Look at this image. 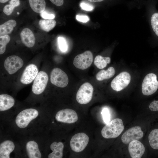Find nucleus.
Wrapping results in <instances>:
<instances>
[{
    "label": "nucleus",
    "mask_w": 158,
    "mask_h": 158,
    "mask_svg": "<svg viewBox=\"0 0 158 158\" xmlns=\"http://www.w3.org/2000/svg\"><path fill=\"white\" fill-rule=\"evenodd\" d=\"M143 133L140 126H136L128 129L122 135V142L125 144H129L134 140H138L143 136Z\"/></svg>",
    "instance_id": "nucleus-11"
},
{
    "label": "nucleus",
    "mask_w": 158,
    "mask_h": 158,
    "mask_svg": "<svg viewBox=\"0 0 158 158\" xmlns=\"http://www.w3.org/2000/svg\"><path fill=\"white\" fill-rule=\"evenodd\" d=\"M29 2L32 9L36 13H40L45 9L44 0H29Z\"/></svg>",
    "instance_id": "nucleus-20"
},
{
    "label": "nucleus",
    "mask_w": 158,
    "mask_h": 158,
    "mask_svg": "<svg viewBox=\"0 0 158 158\" xmlns=\"http://www.w3.org/2000/svg\"><path fill=\"white\" fill-rule=\"evenodd\" d=\"M101 114L105 123L107 124L109 122L110 120V115L109 109L107 108H103Z\"/></svg>",
    "instance_id": "nucleus-29"
},
{
    "label": "nucleus",
    "mask_w": 158,
    "mask_h": 158,
    "mask_svg": "<svg viewBox=\"0 0 158 158\" xmlns=\"http://www.w3.org/2000/svg\"><path fill=\"white\" fill-rule=\"evenodd\" d=\"M19 12H17V14H19Z\"/></svg>",
    "instance_id": "nucleus-36"
},
{
    "label": "nucleus",
    "mask_w": 158,
    "mask_h": 158,
    "mask_svg": "<svg viewBox=\"0 0 158 158\" xmlns=\"http://www.w3.org/2000/svg\"><path fill=\"white\" fill-rule=\"evenodd\" d=\"M115 73L114 68L111 67L109 68L107 70H102L99 72L96 75V78L99 81L108 79L112 77Z\"/></svg>",
    "instance_id": "nucleus-21"
},
{
    "label": "nucleus",
    "mask_w": 158,
    "mask_h": 158,
    "mask_svg": "<svg viewBox=\"0 0 158 158\" xmlns=\"http://www.w3.org/2000/svg\"><path fill=\"white\" fill-rule=\"evenodd\" d=\"M16 25L14 20H10L0 25V36L10 34Z\"/></svg>",
    "instance_id": "nucleus-19"
},
{
    "label": "nucleus",
    "mask_w": 158,
    "mask_h": 158,
    "mask_svg": "<svg viewBox=\"0 0 158 158\" xmlns=\"http://www.w3.org/2000/svg\"><path fill=\"white\" fill-rule=\"evenodd\" d=\"M128 151L132 158H140L145 151V147L138 140H134L129 144Z\"/></svg>",
    "instance_id": "nucleus-13"
},
{
    "label": "nucleus",
    "mask_w": 158,
    "mask_h": 158,
    "mask_svg": "<svg viewBox=\"0 0 158 158\" xmlns=\"http://www.w3.org/2000/svg\"><path fill=\"white\" fill-rule=\"evenodd\" d=\"M80 6L82 9L87 11H92L94 9L93 6L84 2L81 3Z\"/></svg>",
    "instance_id": "nucleus-31"
},
{
    "label": "nucleus",
    "mask_w": 158,
    "mask_h": 158,
    "mask_svg": "<svg viewBox=\"0 0 158 158\" xmlns=\"http://www.w3.org/2000/svg\"><path fill=\"white\" fill-rule=\"evenodd\" d=\"M92 2L95 3L97 2H101L104 0H87Z\"/></svg>",
    "instance_id": "nucleus-34"
},
{
    "label": "nucleus",
    "mask_w": 158,
    "mask_h": 158,
    "mask_svg": "<svg viewBox=\"0 0 158 158\" xmlns=\"http://www.w3.org/2000/svg\"><path fill=\"white\" fill-rule=\"evenodd\" d=\"M130 80L131 76L129 73L126 71L122 72L112 80L111 87L115 91H120L128 86Z\"/></svg>",
    "instance_id": "nucleus-8"
},
{
    "label": "nucleus",
    "mask_w": 158,
    "mask_h": 158,
    "mask_svg": "<svg viewBox=\"0 0 158 158\" xmlns=\"http://www.w3.org/2000/svg\"><path fill=\"white\" fill-rule=\"evenodd\" d=\"M89 138L85 133H80L74 135L70 142V146L73 151L79 152L83 151L88 144Z\"/></svg>",
    "instance_id": "nucleus-4"
},
{
    "label": "nucleus",
    "mask_w": 158,
    "mask_h": 158,
    "mask_svg": "<svg viewBox=\"0 0 158 158\" xmlns=\"http://www.w3.org/2000/svg\"><path fill=\"white\" fill-rule=\"evenodd\" d=\"M28 157L30 158H40L42 157L37 143L34 141H28L26 146Z\"/></svg>",
    "instance_id": "nucleus-16"
},
{
    "label": "nucleus",
    "mask_w": 158,
    "mask_h": 158,
    "mask_svg": "<svg viewBox=\"0 0 158 158\" xmlns=\"http://www.w3.org/2000/svg\"><path fill=\"white\" fill-rule=\"evenodd\" d=\"M15 100L10 95L2 94L0 95V111L8 110L13 107L15 104Z\"/></svg>",
    "instance_id": "nucleus-17"
},
{
    "label": "nucleus",
    "mask_w": 158,
    "mask_h": 158,
    "mask_svg": "<svg viewBox=\"0 0 158 158\" xmlns=\"http://www.w3.org/2000/svg\"><path fill=\"white\" fill-rule=\"evenodd\" d=\"M124 129L122 120L116 118L106 124L102 128L101 134L105 138H115L121 134Z\"/></svg>",
    "instance_id": "nucleus-1"
},
{
    "label": "nucleus",
    "mask_w": 158,
    "mask_h": 158,
    "mask_svg": "<svg viewBox=\"0 0 158 158\" xmlns=\"http://www.w3.org/2000/svg\"><path fill=\"white\" fill-rule=\"evenodd\" d=\"M38 115V111L34 109H24L17 116L16 123L18 127L22 128H25L32 120L36 118Z\"/></svg>",
    "instance_id": "nucleus-2"
},
{
    "label": "nucleus",
    "mask_w": 158,
    "mask_h": 158,
    "mask_svg": "<svg viewBox=\"0 0 158 158\" xmlns=\"http://www.w3.org/2000/svg\"><path fill=\"white\" fill-rule=\"evenodd\" d=\"M110 61L111 59L109 57H104L101 55H97L94 59V64L98 68L102 69L105 67Z\"/></svg>",
    "instance_id": "nucleus-24"
},
{
    "label": "nucleus",
    "mask_w": 158,
    "mask_h": 158,
    "mask_svg": "<svg viewBox=\"0 0 158 158\" xmlns=\"http://www.w3.org/2000/svg\"><path fill=\"white\" fill-rule=\"evenodd\" d=\"M64 145L61 142H54L50 146L52 151L48 156L49 158H61L63 156V150Z\"/></svg>",
    "instance_id": "nucleus-18"
},
{
    "label": "nucleus",
    "mask_w": 158,
    "mask_h": 158,
    "mask_svg": "<svg viewBox=\"0 0 158 158\" xmlns=\"http://www.w3.org/2000/svg\"><path fill=\"white\" fill-rule=\"evenodd\" d=\"M50 80L53 85L61 88L68 85L69 79L67 74L59 68H54L52 70L50 75Z\"/></svg>",
    "instance_id": "nucleus-5"
},
{
    "label": "nucleus",
    "mask_w": 158,
    "mask_h": 158,
    "mask_svg": "<svg viewBox=\"0 0 158 158\" xmlns=\"http://www.w3.org/2000/svg\"><path fill=\"white\" fill-rule=\"evenodd\" d=\"M56 22L54 19H41L39 22V25L42 30L48 32L56 26Z\"/></svg>",
    "instance_id": "nucleus-23"
},
{
    "label": "nucleus",
    "mask_w": 158,
    "mask_h": 158,
    "mask_svg": "<svg viewBox=\"0 0 158 158\" xmlns=\"http://www.w3.org/2000/svg\"><path fill=\"white\" fill-rule=\"evenodd\" d=\"M19 0H11L9 4L5 5L3 8V12L6 15L9 16L11 14L14 8L20 5Z\"/></svg>",
    "instance_id": "nucleus-25"
},
{
    "label": "nucleus",
    "mask_w": 158,
    "mask_h": 158,
    "mask_svg": "<svg viewBox=\"0 0 158 158\" xmlns=\"http://www.w3.org/2000/svg\"><path fill=\"white\" fill-rule=\"evenodd\" d=\"M150 22L153 31L158 37V13L153 14L151 17Z\"/></svg>",
    "instance_id": "nucleus-27"
},
{
    "label": "nucleus",
    "mask_w": 158,
    "mask_h": 158,
    "mask_svg": "<svg viewBox=\"0 0 158 158\" xmlns=\"http://www.w3.org/2000/svg\"><path fill=\"white\" fill-rule=\"evenodd\" d=\"M10 40V37L8 35L0 36V54L5 52L7 44Z\"/></svg>",
    "instance_id": "nucleus-26"
},
{
    "label": "nucleus",
    "mask_w": 158,
    "mask_h": 158,
    "mask_svg": "<svg viewBox=\"0 0 158 158\" xmlns=\"http://www.w3.org/2000/svg\"><path fill=\"white\" fill-rule=\"evenodd\" d=\"M38 73L37 66L34 64H30L25 68L21 76L20 80L21 83L27 85L31 83Z\"/></svg>",
    "instance_id": "nucleus-12"
},
{
    "label": "nucleus",
    "mask_w": 158,
    "mask_h": 158,
    "mask_svg": "<svg viewBox=\"0 0 158 158\" xmlns=\"http://www.w3.org/2000/svg\"><path fill=\"white\" fill-rule=\"evenodd\" d=\"M40 16L42 18L45 19H52L55 18V15L54 14L50 13L45 10L40 13Z\"/></svg>",
    "instance_id": "nucleus-30"
},
{
    "label": "nucleus",
    "mask_w": 158,
    "mask_h": 158,
    "mask_svg": "<svg viewBox=\"0 0 158 158\" xmlns=\"http://www.w3.org/2000/svg\"><path fill=\"white\" fill-rule=\"evenodd\" d=\"M149 144L154 150H158V128L153 129L148 136Z\"/></svg>",
    "instance_id": "nucleus-22"
},
{
    "label": "nucleus",
    "mask_w": 158,
    "mask_h": 158,
    "mask_svg": "<svg viewBox=\"0 0 158 158\" xmlns=\"http://www.w3.org/2000/svg\"><path fill=\"white\" fill-rule=\"evenodd\" d=\"M76 19L77 20L82 23H86L90 20L87 16L83 15H77Z\"/></svg>",
    "instance_id": "nucleus-32"
},
{
    "label": "nucleus",
    "mask_w": 158,
    "mask_h": 158,
    "mask_svg": "<svg viewBox=\"0 0 158 158\" xmlns=\"http://www.w3.org/2000/svg\"><path fill=\"white\" fill-rule=\"evenodd\" d=\"M93 90V87L90 83L86 82L83 84L76 93L77 102L83 104L89 103L92 99Z\"/></svg>",
    "instance_id": "nucleus-3"
},
{
    "label": "nucleus",
    "mask_w": 158,
    "mask_h": 158,
    "mask_svg": "<svg viewBox=\"0 0 158 158\" xmlns=\"http://www.w3.org/2000/svg\"><path fill=\"white\" fill-rule=\"evenodd\" d=\"M23 64L21 58L16 55H11L6 59L4 62V66L7 72L11 75L21 68Z\"/></svg>",
    "instance_id": "nucleus-9"
},
{
    "label": "nucleus",
    "mask_w": 158,
    "mask_h": 158,
    "mask_svg": "<svg viewBox=\"0 0 158 158\" xmlns=\"http://www.w3.org/2000/svg\"><path fill=\"white\" fill-rule=\"evenodd\" d=\"M20 37L22 43L28 48L32 47L35 42V38L33 32L28 28L24 29L21 32Z\"/></svg>",
    "instance_id": "nucleus-14"
},
{
    "label": "nucleus",
    "mask_w": 158,
    "mask_h": 158,
    "mask_svg": "<svg viewBox=\"0 0 158 158\" xmlns=\"http://www.w3.org/2000/svg\"><path fill=\"white\" fill-rule=\"evenodd\" d=\"M58 42L60 50L63 52L66 51L68 46L65 39L63 37H59L58 38Z\"/></svg>",
    "instance_id": "nucleus-28"
},
{
    "label": "nucleus",
    "mask_w": 158,
    "mask_h": 158,
    "mask_svg": "<svg viewBox=\"0 0 158 158\" xmlns=\"http://www.w3.org/2000/svg\"><path fill=\"white\" fill-rule=\"evenodd\" d=\"M55 118L58 121L67 123H73L78 120L76 112L70 109H65L58 111L55 116Z\"/></svg>",
    "instance_id": "nucleus-10"
},
{
    "label": "nucleus",
    "mask_w": 158,
    "mask_h": 158,
    "mask_svg": "<svg viewBox=\"0 0 158 158\" xmlns=\"http://www.w3.org/2000/svg\"><path fill=\"white\" fill-rule=\"evenodd\" d=\"M9 0H0V2L2 3H4L8 1Z\"/></svg>",
    "instance_id": "nucleus-35"
},
{
    "label": "nucleus",
    "mask_w": 158,
    "mask_h": 158,
    "mask_svg": "<svg viewBox=\"0 0 158 158\" xmlns=\"http://www.w3.org/2000/svg\"><path fill=\"white\" fill-rule=\"evenodd\" d=\"M15 147L13 142L10 140L4 141L0 145V158H9L10 153Z\"/></svg>",
    "instance_id": "nucleus-15"
},
{
    "label": "nucleus",
    "mask_w": 158,
    "mask_h": 158,
    "mask_svg": "<svg viewBox=\"0 0 158 158\" xmlns=\"http://www.w3.org/2000/svg\"><path fill=\"white\" fill-rule=\"evenodd\" d=\"M48 79L46 73L43 71L39 72L34 80L32 86L33 93L37 95L42 94L45 89Z\"/></svg>",
    "instance_id": "nucleus-7"
},
{
    "label": "nucleus",
    "mask_w": 158,
    "mask_h": 158,
    "mask_svg": "<svg viewBox=\"0 0 158 158\" xmlns=\"http://www.w3.org/2000/svg\"><path fill=\"white\" fill-rule=\"evenodd\" d=\"M52 3L58 6H61L63 4V0H49Z\"/></svg>",
    "instance_id": "nucleus-33"
},
{
    "label": "nucleus",
    "mask_w": 158,
    "mask_h": 158,
    "mask_svg": "<svg viewBox=\"0 0 158 158\" xmlns=\"http://www.w3.org/2000/svg\"><path fill=\"white\" fill-rule=\"evenodd\" d=\"M93 61L92 54L91 51L88 50L76 56L74 58L73 63L77 68L83 70L90 67Z\"/></svg>",
    "instance_id": "nucleus-6"
}]
</instances>
